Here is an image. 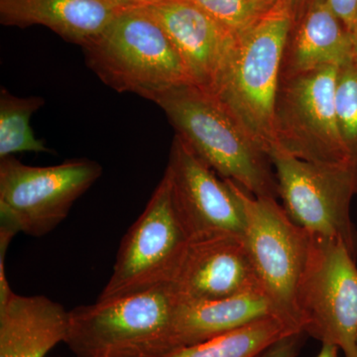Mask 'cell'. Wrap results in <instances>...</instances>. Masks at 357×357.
Wrapping results in <instances>:
<instances>
[{
  "label": "cell",
  "mask_w": 357,
  "mask_h": 357,
  "mask_svg": "<svg viewBox=\"0 0 357 357\" xmlns=\"http://www.w3.org/2000/svg\"><path fill=\"white\" fill-rule=\"evenodd\" d=\"M295 15L293 0H276L236 34L210 91L268 154L276 147L275 102Z\"/></svg>",
  "instance_id": "cell-1"
},
{
  "label": "cell",
  "mask_w": 357,
  "mask_h": 357,
  "mask_svg": "<svg viewBox=\"0 0 357 357\" xmlns=\"http://www.w3.org/2000/svg\"><path fill=\"white\" fill-rule=\"evenodd\" d=\"M177 135L222 180L252 196L278 198L269 154L210 91L196 84L175 86L153 100Z\"/></svg>",
  "instance_id": "cell-2"
},
{
  "label": "cell",
  "mask_w": 357,
  "mask_h": 357,
  "mask_svg": "<svg viewBox=\"0 0 357 357\" xmlns=\"http://www.w3.org/2000/svg\"><path fill=\"white\" fill-rule=\"evenodd\" d=\"M82 48L89 69L119 93L153 102L168 89L192 84L172 42L143 9L117 13Z\"/></svg>",
  "instance_id": "cell-3"
},
{
  "label": "cell",
  "mask_w": 357,
  "mask_h": 357,
  "mask_svg": "<svg viewBox=\"0 0 357 357\" xmlns=\"http://www.w3.org/2000/svg\"><path fill=\"white\" fill-rule=\"evenodd\" d=\"M177 302L162 285L74 307L65 344L76 357H166Z\"/></svg>",
  "instance_id": "cell-4"
},
{
  "label": "cell",
  "mask_w": 357,
  "mask_h": 357,
  "mask_svg": "<svg viewBox=\"0 0 357 357\" xmlns=\"http://www.w3.org/2000/svg\"><path fill=\"white\" fill-rule=\"evenodd\" d=\"M191 239L170 178L164 173L144 211L122 238L112 274L98 300L168 285Z\"/></svg>",
  "instance_id": "cell-5"
},
{
  "label": "cell",
  "mask_w": 357,
  "mask_h": 357,
  "mask_svg": "<svg viewBox=\"0 0 357 357\" xmlns=\"http://www.w3.org/2000/svg\"><path fill=\"white\" fill-rule=\"evenodd\" d=\"M269 156L278 196L293 222L310 236L342 241L357 258V230L351 218L357 165L305 161L278 148Z\"/></svg>",
  "instance_id": "cell-6"
},
{
  "label": "cell",
  "mask_w": 357,
  "mask_h": 357,
  "mask_svg": "<svg viewBox=\"0 0 357 357\" xmlns=\"http://www.w3.org/2000/svg\"><path fill=\"white\" fill-rule=\"evenodd\" d=\"M356 261L342 241L312 236L296 295L304 333L335 345L344 357H357Z\"/></svg>",
  "instance_id": "cell-7"
},
{
  "label": "cell",
  "mask_w": 357,
  "mask_h": 357,
  "mask_svg": "<svg viewBox=\"0 0 357 357\" xmlns=\"http://www.w3.org/2000/svg\"><path fill=\"white\" fill-rule=\"evenodd\" d=\"M225 181L243 206V243L263 290L284 317L303 331L296 295L312 236L293 222L277 199L258 198L232 181Z\"/></svg>",
  "instance_id": "cell-8"
},
{
  "label": "cell",
  "mask_w": 357,
  "mask_h": 357,
  "mask_svg": "<svg viewBox=\"0 0 357 357\" xmlns=\"http://www.w3.org/2000/svg\"><path fill=\"white\" fill-rule=\"evenodd\" d=\"M337 68L281 75L274 109L275 148L305 161L351 163L337 123Z\"/></svg>",
  "instance_id": "cell-9"
},
{
  "label": "cell",
  "mask_w": 357,
  "mask_h": 357,
  "mask_svg": "<svg viewBox=\"0 0 357 357\" xmlns=\"http://www.w3.org/2000/svg\"><path fill=\"white\" fill-rule=\"evenodd\" d=\"M102 174V166L86 158L48 167L25 165L13 156L0 159V211L28 236H47Z\"/></svg>",
  "instance_id": "cell-10"
},
{
  "label": "cell",
  "mask_w": 357,
  "mask_h": 357,
  "mask_svg": "<svg viewBox=\"0 0 357 357\" xmlns=\"http://www.w3.org/2000/svg\"><path fill=\"white\" fill-rule=\"evenodd\" d=\"M165 173L191 238L243 236L245 217L234 190L177 134Z\"/></svg>",
  "instance_id": "cell-11"
},
{
  "label": "cell",
  "mask_w": 357,
  "mask_h": 357,
  "mask_svg": "<svg viewBox=\"0 0 357 357\" xmlns=\"http://www.w3.org/2000/svg\"><path fill=\"white\" fill-rule=\"evenodd\" d=\"M168 286L178 302L218 300L264 291L243 236H236L192 238Z\"/></svg>",
  "instance_id": "cell-12"
},
{
  "label": "cell",
  "mask_w": 357,
  "mask_h": 357,
  "mask_svg": "<svg viewBox=\"0 0 357 357\" xmlns=\"http://www.w3.org/2000/svg\"><path fill=\"white\" fill-rule=\"evenodd\" d=\"M143 10L165 31L192 83L211 91L236 35L188 0H167Z\"/></svg>",
  "instance_id": "cell-13"
},
{
  "label": "cell",
  "mask_w": 357,
  "mask_h": 357,
  "mask_svg": "<svg viewBox=\"0 0 357 357\" xmlns=\"http://www.w3.org/2000/svg\"><path fill=\"white\" fill-rule=\"evenodd\" d=\"M267 318L281 319L294 325L261 290L218 300L177 302L167 337L166 356Z\"/></svg>",
  "instance_id": "cell-14"
},
{
  "label": "cell",
  "mask_w": 357,
  "mask_h": 357,
  "mask_svg": "<svg viewBox=\"0 0 357 357\" xmlns=\"http://www.w3.org/2000/svg\"><path fill=\"white\" fill-rule=\"evenodd\" d=\"M356 53V40L331 8L328 0H307L289 33L281 75L340 65Z\"/></svg>",
  "instance_id": "cell-15"
},
{
  "label": "cell",
  "mask_w": 357,
  "mask_h": 357,
  "mask_svg": "<svg viewBox=\"0 0 357 357\" xmlns=\"http://www.w3.org/2000/svg\"><path fill=\"white\" fill-rule=\"evenodd\" d=\"M69 311L42 295L13 293L0 304V357H47L65 342Z\"/></svg>",
  "instance_id": "cell-16"
},
{
  "label": "cell",
  "mask_w": 357,
  "mask_h": 357,
  "mask_svg": "<svg viewBox=\"0 0 357 357\" xmlns=\"http://www.w3.org/2000/svg\"><path fill=\"white\" fill-rule=\"evenodd\" d=\"M105 0H0L2 25H42L66 41L83 47L116 15Z\"/></svg>",
  "instance_id": "cell-17"
},
{
  "label": "cell",
  "mask_w": 357,
  "mask_h": 357,
  "mask_svg": "<svg viewBox=\"0 0 357 357\" xmlns=\"http://www.w3.org/2000/svg\"><path fill=\"white\" fill-rule=\"evenodd\" d=\"M303 332L278 318L259 319L199 344L177 349L166 357H256L290 333Z\"/></svg>",
  "instance_id": "cell-18"
},
{
  "label": "cell",
  "mask_w": 357,
  "mask_h": 357,
  "mask_svg": "<svg viewBox=\"0 0 357 357\" xmlns=\"http://www.w3.org/2000/svg\"><path fill=\"white\" fill-rule=\"evenodd\" d=\"M41 96L20 98L6 89L0 91V159L22 152L52 153L53 150L36 138L30 126L33 114L41 109Z\"/></svg>",
  "instance_id": "cell-19"
},
{
  "label": "cell",
  "mask_w": 357,
  "mask_h": 357,
  "mask_svg": "<svg viewBox=\"0 0 357 357\" xmlns=\"http://www.w3.org/2000/svg\"><path fill=\"white\" fill-rule=\"evenodd\" d=\"M335 109L338 128L351 163L357 165V53L337 68Z\"/></svg>",
  "instance_id": "cell-20"
},
{
  "label": "cell",
  "mask_w": 357,
  "mask_h": 357,
  "mask_svg": "<svg viewBox=\"0 0 357 357\" xmlns=\"http://www.w3.org/2000/svg\"><path fill=\"white\" fill-rule=\"evenodd\" d=\"M236 35L266 13L271 6L263 0H188Z\"/></svg>",
  "instance_id": "cell-21"
},
{
  "label": "cell",
  "mask_w": 357,
  "mask_h": 357,
  "mask_svg": "<svg viewBox=\"0 0 357 357\" xmlns=\"http://www.w3.org/2000/svg\"><path fill=\"white\" fill-rule=\"evenodd\" d=\"M304 335V332H297L279 338L256 357H296L299 354Z\"/></svg>",
  "instance_id": "cell-22"
},
{
  "label": "cell",
  "mask_w": 357,
  "mask_h": 357,
  "mask_svg": "<svg viewBox=\"0 0 357 357\" xmlns=\"http://www.w3.org/2000/svg\"><path fill=\"white\" fill-rule=\"evenodd\" d=\"M331 8L354 35L357 29V0H328Z\"/></svg>",
  "instance_id": "cell-23"
},
{
  "label": "cell",
  "mask_w": 357,
  "mask_h": 357,
  "mask_svg": "<svg viewBox=\"0 0 357 357\" xmlns=\"http://www.w3.org/2000/svg\"><path fill=\"white\" fill-rule=\"evenodd\" d=\"M117 13L129 10H140L167 1V0H105Z\"/></svg>",
  "instance_id": "cell-24"
},
{
  "label": "cell",
  "mask_w": 357,
  "mask_h": 357,
  "mask_svg": "<svg viewBox=\"0 0 357 357\" xmlns=\"http://www.w3.org/2000/svg\"><path fill=\"white\" fill-rule=\"evenodd\" d=\"M338 347L333 344H323L321 351L317 357H337Z\"/></svg>",
  "instance_id": "cell-25"
},
{
  "label": "cell",
  "mask_w": 357,
  "mask_h": 357,
  "mask_svg": "<svg viewBox=\"0 0 357 357\" xmlns=\"http://www.w3.org/2000/svg\"><path fill=\"white\" fill-rule=\"evenodd\" d=\"M293 2L296 15H298L304 9V7L306 6L307 0H293Z\"/></svg>",
  "instance_id": "cell-26"
},
{
  "label": "cell",
  "mask_w": 357,
  "mask_h": 357,
  "mask_svg": "<svg viewBox=\"0 0 357 357\" xmlns=\"http://www.w3.org/2000/svg\"><path fill=\"white\" fill-rule=\"evenodd\" d=\"M263 1L266 2L268 6H272V4L275 3L276 0H263Z\"/></svg>",
  "instance_id": "cell-27"
},
{
  "label": "cell",
  "mask_w": 357,
  "mask_h": 357,
  "mask_svg": "<svg viewBox=\"0 0 357 357\" xmlns=\"http://www.w3.org/2000/svg\"><path fill=\"white\" fill-rule=\"evenodd\" d=\"M354 40H356V52L357 53V29H356V33H354Z\"/></svg>",
  "instance_id": "cell-28"
},
{
  "label": "cell",
  "mask_w": 357,
  "mask_h": 357,
  "mask_svg": "<svg viewBox=\"0 0 357 357\" xmlns=\"http://www.w3.org/2000/svg\"><path fill=\"white\" fill-rule=\"evenodd\" d=\"M53 357H59V356H53Z\"/></svg>",
  "instance_id": "cell-29"
}]
</instances>
